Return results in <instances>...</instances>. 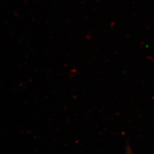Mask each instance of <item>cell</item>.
<instances>
[{"label": "cell", "mask_w": 154, "mask_h": 154, "mask_svg": "<svg viewBox=\"0 0 154 154\" xmlns=\"http://www.w3.org/2000/svg\"><path fill=\"white\" fill-rule=\"evenodd\" d=\"M128 154H132L131 153H129V152H128Z\"/></svg>", "instance_id": "obj_1"}]
</instances>
